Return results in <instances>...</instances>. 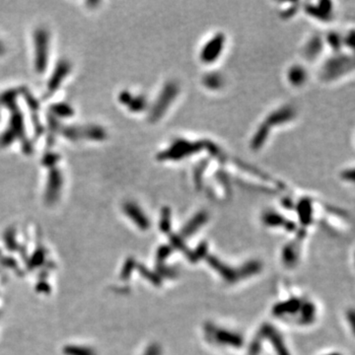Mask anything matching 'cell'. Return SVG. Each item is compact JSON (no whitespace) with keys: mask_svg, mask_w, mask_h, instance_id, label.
Returning a JSON list of instances; mask_svg holds the SVG:
<instances>
[{"mask_svg":"<svg viewBox=\"0 0 355 355\" xmlns=\"http://www.w3.org/2000/svg\"><path fill=\"white\" fill-rule=\"evenodd\" d=\"M63 183V177L61 172L54 167L51 168L47 180L46 188V198L50 201H54L58 198Z\"/></svg>","mask_w":355,"mask_h":355,"instance_id":"obj_11","label":"cell"},{"mask_svg":"<svg viewBox=\"0 0 355 355\" xmlns=\"http://www.w3.org/2000/svg\"><path fill=\"white\" fill-rule=\"evenodd\" d=\"M148 101L145 96L143 95H138V96H131L128 104L126 107L128 110L132 113H142L148 108Z\"/></svg>","mask_w":355,"mask_h":355,"instance_id":"obj_22","label":"cell"},{"mask_svg":"<svg viewBox=\"0 0 355 355\" xmlns=\"http://www.w3.org/2000/svg\"><path fill=\"white\" fill-rule=\"evenodd\" d=\"M50 34L44 28L35 32V67L38 73L44 72L49 62Z\"/></svg>","mask_w":355,"mask_h":355,"instance_id":"obj_6","label":"cell"},{"mask_svg":"<svg viewBox=\"0 0 355 355\" xmlns=\"http://www.w3.org/2000/svg\"><path fill=\"white\" fill-rule=\"evenodd\" d=\"M333 355H338V354H333Z\"/></svg>","mask_w":355,"mask_h":355,"instance_id":"obj_36","label":"cell"},{"mask_svg":"<svg viewBox=\"0 0 355 355\" xmlns=\"http://www.w3.org/2000/svg\"><path fill=\"white\" fill-rule=\"evenodd\" d=\"M59 132H61V135L67 138L68 140L71 141H76L79 138H81L82 136V129L75 126V125H66V126H61Z\"/></svg>","mask_w":355,"mask_h":355,"instance_id":"obj_26","label":"cell"},{"mask_svg":"<svg viewBox=\"0 0 355 355\" xmlns=\"http://www.w3.org/2000/svg\"><path fill=\"white\" fill-rule=\"evenodd\" d=\"M209 165V160L208 159H204L199 161L196 168L194 169V174H193V179H194V184L196 186L197 189H201L202 184H203V178H204V173L206 172L207 168Z\"/></svg>","mask_w":355,"mask_h":355,"instance_id":"obj_21","label":"cell"},{"mask_svg":"<svg viewBox=\"0 0 355 355\" xmlns=\"http://www.w3.org/2000/svg\"><path fill=\"white\" fill-rule=\"evenodd\" d=\"M297 209L302 223L305 225H309L312 222V201L309 198H302L297 204Z\"/></svg>","mask_w":355,"mask_h":355,"instance_id":"obj_17","label":"cell"},{"mask_svg":"<svg viewBox=\"0 0 355 355\" xmlns=\"http://www.w3.org/2000/svg\"><path fill=\"white\" fill-rule=\"evenodd\" d=\"M300 9V3L293 2L288 7H285L280 12V18L283 20H289L293 18Z\"/></svg>","mask_w":355,"mask_h":355,"instance_id":"obj_30","label":"cell"},{"mask_svg":"<svg viewBox=\"0 0 355 355\" xmlns=\"http://www.w3.org/2000/svg\"><path fill=\"white\" fill-rule=\"evenodd\" d=\"M226 44V36L224 33L218 32L210 37L199 51V60L204 65L215 63L222 56Z\"/></svg>","mask_w":355,"mask_h":355,"instance_id":"obj_5","label":"cell"},{"mask_svg":"<svg viewBox=\"0 0 355 355\" xmlns=\"http://www.w3.org/2000/svg\"><path fill=\"white\" fill-rule=\"evenodd\" d=\"M17 139L21 140L22 144L28 140L26 138L23 114L18 108L11 111L9 124L0 136V147H7Z\"/></svg>","mask_w":355,"mask_h":355,"instance_id":"obj_4","label":"cell"},{"mask_svg":"<svg viewBox=\"0 0 355 355\" xmlns=\"http://www.w3.org/2000/svg\"><path fill=\"white\" fill-rule=\"evenodd\" d=\"M180 92L181 87L179 83L175 80L167 81L163 85L161 91L149 109V121L152 123L159 121L169 111L171 106L176 102L177 98L180 95Z\"/></svg>","mask_w":355,"mask_h":355,"instance_id":"obj_3","label":"cell"},{"mask_svg":"<svg viewBox=\"0 0 355 355\" xmlns=\"http://www.w3.org/2000/svg\"><path fill=\"white\" fill-rule=\"evenodd\" d=\"M201 83L204 88L210 91H219L224 87L225 80L221 73L213 71L203 75L201 79Z\"/></svg>","mask_w":355,"mask_h":355,"instance_id":"obj_15","label":"cell"},{"mask_svg":"<svg viewBox=\"0 0 355 355\" xmlns=\"http://www.w3.org/2000/svg\"><path fill=\"white\" fill-rule=\"evenodd\" d=\"M262 221L266 226L271 227H278L285 224L284 218L276 212H266L262 217Z\"/></svg>","mask_w":355,"mask_h":355,"instance_id":"obj_27","label":"cell"},{"mask_svg":"<svg viewBox=\"0 0 355 355\" xmlns=\"http://www.w3.org/2000/svg\"><path fill=\"white\" fill-rule=\"evenodd\" d=\"M354 69V59L342 52L334 54L327 59L320 67L319 76L324 82L331 83L351 73Z\"/></svg>","mask_w":355,"mask_h":355,"instance_id":"obj_2","label":"cell"},{"mask_svg":"<svg viewBox=\"0 0 355 355\" xmlns=\"http://www.w3.org/2000/svg\"><path fill=\"white\" fill-rule=\"evenodd\" d=\"M325 48V39L319 34L311 36L305 42L302 49V55L309 61L316 60L323 53Z\"/></svg>","mask_w":355,"mask_h":355,"instance_id":"obj_10","label":"cell"},{"mask_svg":"<svg viewBox=\"0 0 355 355\" xmlns=\"http://www.w3.org/2000/svg\"><path fill=\"white\" fill-rule=\"evenodd\" d=\"M216 339L224 344H230L233 346H239L242 344V338L232 333L226 331H218L216 334Z\"/></svg>","mask_w":355,"mask_h":355,"instance_id":"obj_23","label":"cell"},{"mask_svg":"<svg viewBox=\"0 0 355 355\" xmlns=\"http://www.w3.org/2000/svg\"><path fill=\"white\" fill-rule=\"evenodd\" d=\"M70 70H71V64L68 60L61 59L58 62L48 83L46 97L52 96L55 92L59 90V88L60 87L61 83L66 78V76L69 74Z\"/></svg>","mask_w":355,"mask_h":355,"instance_id":"obj_9","label":"cell"},{"mask_svg":"<svg viewBox=\"0 0 355 355\" xmlns=\"http://www.w3.org/2000/svg\"><path fill=\"white\" fill-rule=\"evenodd\" d=\"M125 212L128 214V216L135 220L137 223L141 227H147L148 226V220L143 211L138 207V204L133 202H127L124 205Z\"/></svg>","mask_w":355,"mask_h":355,"instance_id":"obj_16","label":"cell"},{"mask_svg":"<svg viewBox=\"0 0 355 355\" xmlns=\"http://www.w3.org/2000/svg\"><path fill=\"white\" fill-rule=\"evenodd\" d=\"M59 160V156L57 153L49 152V153H47L46 155L43 156V158H42V164L44 166H46V167L49 166V167L54 168L57 165V163H58Z\"/></svg>","mask_w":355,"mask_h":355,"instance_id":"obj_31","label":"cell"},{"mask_svg":"<svg viewBox=\"0 0 355 355\" xmlns=\"http://www.w3.org/2000/svg\"><path fill=\"white\" fill-rule=\"evenodd\" d=\"M203 150V140L177 138L156 155L159 162H181Z\"/></svg>","mask_w":355,"mask_h":355,"instance_id":"obj_1","label":"cell"},{"mask_svg":"<svg viewBox=\"0 0 355 355\" xmlns=\"http://www.w3.org/2000/svg\"><path fill=\"white\" fill-rule=\"evenodd\" d=\"M303 9L310 17L321 22H330L334 18V4L329 0L317 3H305Z\"/></svg>","mask_w":355,"mask_h":355,"instance_id":"obj_8","label":"cell"},{"mask_svg":"<svg viewBox=\"0 0 355 355\" xmlns=\"http://www.w3.org/2000/svg\"><path fill=\"white\" fill-rule=\"evenodd\" d=\"M342 42H343V47H347L348 49H353V44H354V31L350 30L346 36L342 37Z\"/></svg>","mask_w":355,"mask_h":355,"instance_id":"obj_33","label":"cell"},{"mask_svg":"<svg viewBox=\"0 0 355 355\" xmlns=\"http://www.w3.org/2000/svg\"><path fill=\"white\" fill-rule=\"evenodd\" d=\"M286 78L288 83L295 88H300L304 86L309 78L307 69L301 64L291 65L286 73Z\"/></svg>","mask_w":355,"mask_h":355,"instance_id":"obj_13","label":"cell"},{"mask_svg":"<svg viewBox=\"0 0 355 355\" xmlns=\"http://www.w3.org/2000/svg\"><path fill=\"white\" fill-rule=\"evenodd\" d=\"M209 262H210V264L212 265V266H214V268H215V270L217 271V272H219L220 274H222V276H223V277L225 278V279H227V280H233V279H235L236 278V276H235V275H234V272L233 271H228V270H226L227 268H226V266H224L223 264H222V263H220L219 261H217V259H215V258H213V257H211L210 258V260H209Z\"/></svg>","mask_w":355,"mask_h":355,"instance_id":"obj_29","label":"cell"},{"mask_svg":"<svg viewBox=\"0 0 355 355\" xmlns=\"http://www.w3.org/2000/svg\"><path fill=\"white\" fill-rule=\"evenodd\" d=\"M208 220V213L206 211H198L195 214L188 223L185 225L183 229V235L189 236L197 231L200 227H202Z\"/></svg>","mask_w":355,"mask_h":355,"instance_id":"obj_14","label":"cell"},{"mask_svg":"<svg viewBox=\"0 0 355 355\" xmlns=\"http://www.w3.org/2000/svg\"><path fill=\"white\" fill-rule=\"evenodd\" d=\"M266 333V335H270L272 340H273V344L275 345L276 349H277V352L279 355H289L288 351L285 349V345H283L282 341H281V337L275 333V331L269 327L266 329V331H264Z\"/></svg>","mask_w":355,"mask_h":355,"instance_id":"obj_28","label":"cell"},{"mask_svg":"<svg viewBox=\"0 0 355 355\" xmlns=\"http://www.w3.org/2000/svg\"><path fill=\"white\" fill-rule=\"evenodd\" d=\"M272 128L262 121L255 130L254 135L250 139V148L254 152L260 151L270 138Z\"/></svg>","mask_w":355,"mask_h":355,"instance_id":"obj_12","label":"cell"},{"mask_svg":"<svg viewBox=\"0 0 355 355\" xmlns=\"http://www.w3.org/2000/svg\"><path fill=\"white\" fill-rule=\"evenodd\" d=\"M170 220H171V210L168 207H165L162 211L161 218V228L163 231H168L170 229Z\"/></svg>","mask_w":355,"mask_h":355,"instance_id":"obj_32","label":"cell"},{"mask_svg":"<svg viewBox=\"0 0 355 355\" xmlns=\"http://www.w3.org/2000/svg\"><path fill=\"white\" fill-rule=\"evenodd\" d=\"M21 94V90L18 89H10V90L4 91L0 95V106L8 108L10 111H13L17 108V97Z\"/></svg>","mask_w":355,"mask_h":355,"instance_id":"obj_20","label":"cell"},{"mask_svg":"<svg viewBox=\"0 0 355 355\" xmlns=\"http://www.w3.org/2000/svg\"><path fill=\"white\" fill-rule=\"evenodd\" d=\"M82 136L90 140L102 141L107 138V132L100 125L90 124L82 129Z\"/></svg>","mask_w":355,"mask_h":355,"instance_id":"obj_19","label":"cell"},{"mask_svg":"<svg viewBox=\"0 0 355 355\" xmlns=\"http://www.w3.org/2000/svg\"><path fill=\"white\" fill-rule=\"evenodd\" d=\"M51 115L58 118H68L74 115L73 108L67 103H58L51 107Z\"/></svg>","mask_w":355,"mask_h":355,"instance_id":"obj_25","label":"cell"},{"mask_svg":"<svg viewBox=\"0 0 355 355\" xmlns=\"http://www.w3.org/2000/svg\"><path fill=\"white\" fill-rule=\"evenodd\" d=\"M340 178L341 180L348 182V183H353L354 182V171L352 168H347L344 169L341 173H340Z\"/></svg>","mask_w":355,"mask_h":355,"instance_id":"obj_34","label":"cell"},{"mask_svg":"<svg viewBox=\"0 0 355 355\" xmlns=\"http://www.w3.org/2000/svg\"><path fill=\"white\" fill-rule=\"evenodd\" d=\"M326 43L334 51V54H337L341 52V49L343 47L342 42V36L339 35V33L333 31L330 32L325 39Z\"/></svg>","mask_w":355,"mask_h":355,"instance_id":"obj_24","label":"cell"},{"mask_svg":"<svg viewBox=\"0 0 355 355\" xmlns=\"http://www.w3.org/2000/svg\"><path fill=\"white\" fill-rule=\"evenodd\" d=\"M297 117V110L292 105H283L271 112L263 120L271 128L282 126L293 121Z\"/></svg>","mask_w":355,"mask_h":355,"instance_id":"obj_7","label":"cell"},{"mask_svg":"<svg viewBox=\"0 0 355 355\" xmlns=\"http://www.w3.org/2000/svg\"><path fill=\"white\" fill-rule=\"evenodd\" d=\"M203 140V150H205L213 159L217 160L220 163H225L227 158L225 152L222 148L212 140L202 139Z\"/></svg>","mask_w":355,"mask_h":355,"instance_id":"obj_18","label":"cell"},{"mask_svg":"<svg viewBox=\"0 0 355 355\" xmlns=\"http://www.w3.org/2000/svg\"><path fill=\"white\" fill-rule=\"evenodd\" d=\"M6 52V48L4 46V43L2 41H0V57L3 56Z\"/></svg>","mask_w":355,"mask_h":355,"instance_id":"obj_35","label":"cell"}]
</instances>
